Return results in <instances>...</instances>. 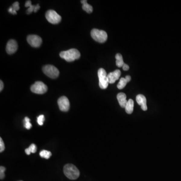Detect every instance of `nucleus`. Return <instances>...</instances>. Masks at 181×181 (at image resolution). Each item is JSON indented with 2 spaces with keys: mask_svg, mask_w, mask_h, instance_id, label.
<instances>
[{
  "mask_svg": "<svg viewBox=\"0 0 181 181\" xmlns=\"http://www.w3.org/2000/svg\"><path fill=\"white\" fill-rule=\"evenodd\" d=\"M6 167L1 166L0 167V179H3L5 178V172L6 170Z\"/></svg>",
  "mask_w": 181,
  "mask_h": 181,
  "instance_id": "24",
  "label": "nucleus"
},
{
  "mask_svg": "<svg viewBox=\"0 0 181 181\" xmlns=\"http://www.w3.org/2000/svg\"><path fill=\"white\" fill-rule=\"evenodd\" d=\"M59 56L66 62H72L78 59L81 56V53L78 50L72 48L66 51H62L60 53Z\"/></svg>",
  "mask_w": 181,
  "mask_h": 181,
  "instance_id": "2",
  "label": "nucleus"
},
{
  "mask_svg": "<svg viewBox=\"0 0 181 181\" xmlns=\"http://www.w3.org/2000/svg\"><path fill=\"white\" fill-rule=\"evenodd\" d=\"M36 151H37V147H36V145L33 143L30 145L28 148L25 149V151L27 155H29L31 153H35Z\"/></svg>",
  "mask_w": 181,
  "mask_h": 181,
  "instance_id": "19",
  "label": "nucleus"
},
{
  "mask_svg": "<svg viewBox=\"0 0 181 181\" xmlns=\"http://www.w3.org/2000/svg\"><path fill=\"white\" fill-rule=\"evenodd\" d=\"M122 68H123V69L124 71H128V69H129V66L128 65H127V64L124 63L123 66H122Z\"/></svg>",
  "mask_w": 181,
  "mask_h": 181,
  "instance_id": "26",
  "label": "nucleus"
},
{
  "mask_svg": "<svg viewBox=\"0 0 181 181\" xmlns=\"http://www.w3.org/2000/svg\"><path fill=\"white\" fill-rule=\"evenodd\" d=\"M137 103L141 106L142 110L146 111L148 110V107L146 105V99L145 97L141 94L137 95L136 98Z\"/></svg>",
  "mask_w": 181,
  "mask_h": 181,
  "instance_id": "12",
  "label": "nucleus"
},
{
  "mask_svg": "<svg viewBox=\"0 0 181 181\" xmlns=\"http://www.w3.org/2000/svg\"><path fill=\"white\" fill-rule=\"evenodd\" d=\"M44 120H45V117L43 115H40L37 117V123L40 126L43 125Z\"/></svg>",
  "mask_w": 181,
  "mask_h": 181,
  "instance_id": "23",
  "label": "nucleus"
},
{
  "mask_svg": "<svg viewBox=\"0 0 181 181\" xmlns=\"http://www.w3.org/2000/svg\"><path fill=\"white\" fill-rule=\"evenodd\" d=\"M44 73L51 78H57L59 75V69L52 65H46L42 68Z\"/></svg>",
  "mask_w": 181,
  "mask_h": 181,
  "instance_id": "5",
  "label": "nucleus"
},
{
  "mask_svg": "<svg viewBox=\"0 0 181 181\" xmlns=\"http://www.w3.org/2000/svg\"><path fill=\"white\" fill-rule=\"evenodd\" d=\"M31 91L37 94H43L47 92V87L42 81H36L31 87Z\"/></svg>",
  "mask_w": 181,
  "mask_h": 181,
  "instance_id": "7",
  "label": "nucleus"
},
{
  "mask_svg": "<svg viewBox=\"0 0 181 181\" xmlns=\"http://www.w3.org/2000/svg\"><path fill=\"white\" fill-rule=\"evenodd\" d=\"M19 3L18 2H16L13 4L11 7L9 8L8 11L12 14H16L17 11L19 10Z\"/></svg>",
  "mask_w": 181,
  "mask_h": 181,
  "instance_id": "16",
  "label": "nucleus"
},
{
  "mask_svg": "<svg viewBox=\"0 0 181 181\" xmlns=\"http://www.w3.org/2000/svg\"><path fill=\"white\" fill-rule=\"evenodd\" d=\"M59 108L62 111L67 112L69 110L70 103L68 98L65 96H62L57 101Z\"/></svg>",
  "mask_w": 181,
  "mask_h": 181,
  "instance_id": "9",
  "label": "nucleus"
},
{
  "mask_svg": "<svg viewBox=\"0 0 181 181\" xmlns=\"http://www.w3.org/2000/svg\"><path fill=\"white\" fill-rule=\"evenodd\" d=\"M45 17L47 21L51 24H58L62 20V17L53 10L47 11L45 14Z\"/></svg>",
  "mask_w": 181,
  "mask_h": 181,
  "instance_id": "6",
  "label": "nucleus"
},
{
  "mask_svg": "<svg viewBox=\"0 0 181 181\" xmlns=\"http://www.w3.org/2000/svg\"><path fill=\"white\" fill-rule=\"evenodd\" d=\"M39 155L42 158L48 159L51 157V152L49 151H46V150H43V151H41L39 153Z\"/></svg>",
  "mask_w": 181,
  "mask_h": 181,
  "instance_id": "20",
  "label": "nucleus"
},
{
  "mask_svg": "<svg viewBox=\"0 0 181 181\" xmlns=\"http://www.w3.org/2000/svg\"><path fill=\"white\" fill-rule=\"evenodd\" d=\"M81 3L83 4L82 8L86 12H87V13L90 14L92 13L93 11V8L92 7V6L90 5H89L87 3V1H81Z\"/></svg>",
  "mask_w": 181,
  "mask_h": 181,
  "instance_id": "15",
  "label": "nucleus"
},
{
  "mask_svg": "<svg viewBox=\"0 0 181 181\" xmlns=\"http://www.w3.org/2000/svg\"><path fill=\"white\" fill-rule=\"evenodd\" d=\"M118 101L119 102V104L122 108H125L126 105L127 101L126 100V95H125V93H120L118 94L117 96Z\"/></svg>",
  "mask_w": 181,
  "mask_h": 181,
  "instance_id": "13",
  "label": "nucleus"
},
{
  "mask_svg": "<svg viewBox=\"0 0 181 181\" xmlns=\"http://www.w3.org/2000/svg\"><path fill=\"white\" fill-rule=\"evenodd\" d=\"M18 49V44L16 41L14 39H11L8 42L6 46V51L9 54L15 53Z\"/></svg>",
  "mask_w": 181,
  "mask_h": 181,
  "instance_id": "10",
  "label": "nucleus"
},
{
  "mask_svg": "<svg viewBox=\"0 0 181 181\" xmlns=\"http://www.w3.org/2000/svg\"><path fill=\"white\" fill-rule=\"evenodd\" d=\"M40 9V6L39 4H37L35 6V9L34 12H36L39 9Z\"/></svg>",
  "mask_w": 181,
  "mask_h": 181,
  "instance_id": "29",
  "label": "nucleus"
},
{
  "mask_svg": "<svg viewBox=\"0 0 181 181\" xmlns=\"http://www.w3.org/2000/svg\"><path fill=\"white\" fill-rule=\"evenodd\" d=\"M121 71L119 69H116L113 72H110L107 75L109 83L114 84L120 77Z\"/></svg>",
  "mask_w": 181,
  "mask_h": 181,
  "instance_id": "11",
  "label": "nucleus"
},
{
  "mask_svg": "<svg viewBox=\"0 0 181 181\" xmlns=\"http://www.w3.org/2000/svg\"><path fill=\"white\" fill-rule=\"evenodd\" d=\"M25 6L26 7H28V9L27 11V14H30L32 12H34L36 5L35 6L32 5L31 1H27L26 2Z\"/></svg>",
  "mask_w": 181,
  "mask_h": 181,
  "instance_id": "18",
  "label": "nucleus"
},
{
  "mask_svg": "<svg viewBox=\"0 0 181 181\" xmlns=\"http://www.w3.org/2000/svg\"><path fill=\"white\" fill-rule=\"evenodd\" d=\"M98 75L99 80L100 87L102 89H106L108 86L109 81L105 70L103 68H100L98 70Z\"/></svg>",
  "mask_w": 181,
  "mask_h": 181,
  "instance_id": "4",
  "label": "nucleus"
},
{
  "mask_svg": "<svg viewBox=\"0 0 181 181\" xmlns=\"http://www.w3.org/2000/svg\"><path fill=\"white\" fill-rule=\"evenodd\" d=\"M63 172L65 176L69 179L75 180L80 176V171L74 164H68L63 167Z\"/></svg>",
  "mask_w": 181,
  "mask_h": 181,
  "instance_id": "1",
  "label": "nucleus"
},
{
  "mask_svg": "<svg viewBox=\"0 0 181 181\" xmlns=\"http://www.w3.org/2000/svg\"><path fill=\"white\" fill-rule=\"evenodd\" d=\"M125 79H126V80L127 81V82H129V81H130V80H131V77H130V75H126V77H125Z\"/></svg>",
  "mask_w": 181,
  "mask_h": 181,
  "instance_id": "28",
  "label": "nucleus"
},
{
  "mask_svg": "<svg viewBox=\"0 0 181 181\" xmlns=\"http://www.w3.org/2000/svg\"></svg>",
  "mask_w": 181,
  "mask_h": 181,
  "instance_id": "30",
  "label": "nucleus"
},
{
  "mask_svg": "<svg viewBox=\"0 0 181 181\" xmlns=\"http://www.w3.org/2000/svg\"><path fill=\"white\" fill-rule=\"evenodd\" d=\"M127 83L128 82L125 79V78H121L120 81H119L117 84L118 89H120V90L123 89L125 87Z\"/></svg>",
  "mask_w": 181,
  "mask_h": 181,
  "instance_id": "21",
  "label": "nucleus"
},
{
  "mask_svg": "<svg viewBox=\"0 0 181 181\" xmlns=\"http://www.w3.org/2000/svg\"><path fill=\"white\" fill-rule=\"evenodd\" d=\"M125 111L128 114L132 113L134 108V101L132 99H129L127 101L125 107Z\"/></svg>",
  "mask_w": 181,
  "mask_h": 181,
  "instance_id": "14",
  "label": "nucleus"
},
{
  "mask_svg": "<svg viewBox=\"0 0 181 181\" xmlns=\"http://www.w3.org/2000/svg\"><path fill=\"white\" fill-rule=\"evenodd\" d=\"M24 127L27 129H30L32 127V124L30 123V119L28 117H26L24 118Z\"/></svg>",
  "mask_w": 181,
  "mask_h": 181,
  "instance_id": "22",
  "label": "nucleus"
},
{
  "mask_svg": "<svg viewBox=\"0 0 181 181\" xmlns=\"http://www.w3.org/2000/svg\"><path fill=\"white\" fill-rule=\"evenodd\" d=\"M5 149V146L4 142L3 141L2 138L1 137L0 138V152L4 151Z\"/></svg>",
  "mask_w": 181,
  "mask_h": 181,
  "instance_id": "25",
  "label": "nucleus"
},
{
  "mask_svg": "<svg viewBox=\"0 0 181 181\" xmlns=\"http://www.w3.org/2000/svg\"><path fill=\"white\" fill-rule=\"evenodd\" d=\"M3 88H4V84H3L2 81L1 80L0 81V91L1 92L3 90Z\"/></svg>",
  "mask_w": 181,
  "mask_h": 181,
  "instance_id": "27",
  "label": "nucleus"
},
{
  "mask_svg": "<svg viewBox=\"0 0 181 181\" xmlns=\"http://www.w3.org/2000/svg\"><path fill=\"white\" fill-rule=\"evenodd\" d=\"M115 58L116 59V65L119 68H121V67L123 66V65H124V62L123 60V57H122V55L120 54V53H117L115 56Z\"/></svg>",
  "mask_w": 181,
  "mask_h": 181,
  "instance_id": "17",
  "label": "nucleus"
},
{
  "mask_svg": "<svg viewBox=\"0 0 181 181\" xmlns=\"http://www.w3.org/2000/svg\"><path fill=\"white\" fill-rule=\"evenodd\" d=\"M91 35L94 40L100 43H104L107 40L108 35L104 30L93 29L91 32Z\"/></svg>",
  "mask_w": 181,
  "mask_h": 181,
  "instance_id": "3",
  "label": "nucleus"
},
{
  "mask_svg": "<svg viewBox=\"0 0 181 181\" xmlns=\"http://www.w3.org/2000/svg\"><path fill=\"white\" fill-rule=\"evenodd\" d=\"M27 40L28 43L34 47H39L42 44L41 38L36 35H28L27 36Z\"/></svg>",
  "mask_w": 181,
  "mask_h": 181,
  "instance_id": "8",
  "label": "nucleus"
}]
</instances>
